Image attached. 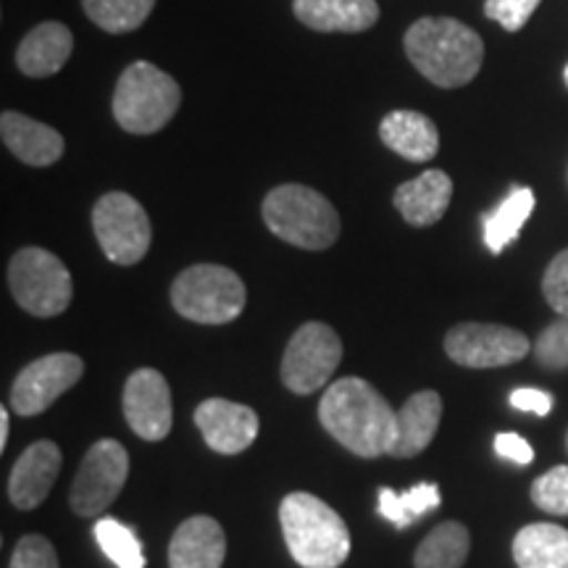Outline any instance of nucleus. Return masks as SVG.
<instances>
[{
    "label": "nucleus",
    "instance_id": "nucleus-1",
    "mask_svg": "<svg viewBox=\"0 0 568 568\" xmlns=\"http://www.w3.org/2000/svg\"><path fill=\"white\" fill-rule=\"evenodd\" d=\"M318 422L358 458L387 456L395 447L397 414L361 376H345L326 387Z\"/></svg>",
    "mask_w": 568,
    "mask_h": 568
},
{
    "label": "nucleus",
    "instance_id": "nucleus-2",
    "mask_svg": "<svg viewBox=\"0 0 568 568\" xmlns=\"http://www.w3.org/2000/svg\"><path fill=\"white\" fill-rule=\"evenodd\" d=\"M406 55L416 71L437 88H464L479 74L485 42L464 21L424 17L406 32Z\"/></svg>",
    "mask_w": 568,
    "mask_h": 568
},
{
    "label": "nucleus",
    "instance_id": "nucleus-3",
    "mask_svg": "<svg viewBox=\"0 0 568 568\" xmlns=\"http://www.w3.org/2000/svg\"><path fill=\"white\" fill-rule=\"evenodd\" d=\"M290 556L303 568H339L351 556V531L343 516L311 493H293L280 506Z\"/></svg>",
    "mask_w": 568,
    "mask_h": 568
},
{
    "label": "nucleus",
    "instance_id": "nucleus-4",
    "mask_svg": "<svg viewBox=\"0 0 568 568\" xmlns=\"http://www.w3.org/2000/svg\"><path fill=\"white\" fill-rule=\"evenodd\" d=\"M272 234L301 251H326L337 243L339 213L326 197L305 184H280L261 205Z\"/></svg>",
    "mask_w": 568,
    "mask_h": 568
},
{
    "label": "nucleus",
    "instance_id": "nucleus-5",
    "mask_svg": "<svg viewBox=\"0 0 568 568\" xmlns=\"http://www.w3.org/2000/svg\"><path fill=\"white\" fill-rule=\"evenodd\" d=\"M182 90L172 74L151 61H134L113 90V119L130 134H153L180 111Z\"/></svg>",
    "mask_w": 568,
    "mask_h": 568
},
{
    "label": "nucleus",
    "instance_id": "nucleus-6",
    "mask_svg": "<svg viewBox=\"0 0 568 568\" xmlns=\"http://www.w3.org/2000/svg\"><path fill=\"white\" fill-rule=\"evenodd\" d=\"M245 284L232 268L197 264L184 268L172 284V305L195 324H230L245 311Z\"/></svg>",
    "mask_w": 568,
    "mask_h": 568
},
{
    "label": "nucleus",
    "instance_id": "nucleus-7",
    "mask_svg": "<svg viewBox=\"0 0 568 568\" xmlns=\"http://www.w3.org/2000/svg\"><path fill=\"white\" fill-rule=\"evenodd\" d=\"M9 287L27 314L51 318L69 308L74 284L59 255L42 247H21L9 264Z\"/></svg>",
    "mask_w": 568,
    "mask_h": 568
},
{
    "label": "nucleus",
    "instance_id": "nucleus-8",
    "mask_svg": "<svg viewBox=\"0 0 568 568\" xmlns=\"http://www.w3.org/2000/svg\"><path fill=\"white\" fill-rule=\"evenodd\" d=\"M92 230L105 258L119 266L140 264L151 251V219L130 193H105L92 209Z\"/></svg>",
    "mask_w": 568,
    "mask_h": 568
},
{
    "label": "nucleus",
    "instance_id": "nucleus-9",
    "mask_svg": "<svg viewBox=\"0 0 568 568\" xmlns=\"http://www.w3.org/2000/svg\"><path fill=\"white\" fill-rule=\"evenodd\" d=\"M343 361V339L329 324L308 322L290 337L282 358V382L290 393L311 395L322 389Z\"/></svg>",
    "mask_w": 568,
    "mask_h": 568
},
{
    "label": "nucleus",
    "instance_id": "nucleus-10",
    "mask_svg": "<svg viewBox=\"0 0 568 568\" xmlns=\"http://www.w3.org/2000/svg\"><path fill=\"white\" fill-rule=\"evenodd\" d=\"M130 477V456L116 439H101L84 453L80 471L71 481L69 503L77 516L95 518L116 500Z\"/></svg>",
    "mask_w": 568,
    "mask_h": 568
},
{
    "label": "nucleus",
    "instance_id": "nucleus-11",
    "mask_svg": "<svg viewBox=\"0 0 568 568\" xmlns=\"http://www.w3.org/2000/svg\"><path fill=\"white\" fill-rule=\"evenodd\" d=\"M529 337L503 324L466 322L445 335V353L466 368H497L518 364L529 353Z\"/></svg>",
    "mask_w": 568,
    "mask_h": 568
},
{
    "label": "nucleus",
    "instance_id": "nucleus-12",
    "mask_svg": "<svg viewBox=\"0 0 568 568\" xmlns=\"http://www.w3.org/2000/svg\"><path fill=\"white\" fill-rule=\"evenodd\" d=\"M84 364L74 353H51L24 366L11 387V408L19 416H38L82 379Z\"/></svg>",
    "mask_w": 568,
    "mask_h": 568
},
{
    "label": "nucleus",
    "instance_id": "nucleus-13",
    "mask_svg": "<svg viewBox=\"0 0 568 568\" xmlns=\"http://www.w3.org/2000/svg\"><path fill=\"white\" fill-rule=\"evenodd\" d=\"M126 424L145 443H161L172 432V389L155 368H138L124 385L122 400Z\"/></svg>",
    "mask_w": 568,
    "mask_h": 568
},
{
    "label": "nucleus",
    "instance_id": "nucleus-14",
    "mask_svg": "<svg viewBox=\"0 0 568 568\" xmlns=\"http://www.w3.org/2000/svg\"><path fill=\"white\" fill-rule=\"evenodd\" d=\"M195 424L211 450L222 456H237L258 437V414L243 403L211 397L195 410Z\"/></svg>",
    "mask_w": 568,
    "mask_h": 568
},
{
    "label": "nucleus",
    "instance_id": "nucleus-15",
    "mask_svg": "<svg viewBox=\"0 0 568 568\" xmlns=\"http://www.w3.org/2000/svg\"><path fill=\"white\" fill-rule=\"evenodd\" d=\"M63 456L59 445L51 439H40L32 443L24 453L17 458L9 477V497L11 503L21 510L38 508L59 479Z\"/></svg>",
    "mask_w": 568,
    "mask_h": 568
},
{
    "label": "nucleus",
    "instance_id": "nucleus-16",
    "mask_svg": "<svg viewBox=\"0 0 568 568\" xmlns=\"http://www.w3.org/2000/svg\"><path fill=\"white\" fill-rule=\"evenodd\" d=\"M0 138H3V145L21 163L34 169L53 166L63 151H67V142H63L61 132L19 111H3V116H0Z\"/></svg>",
    "mask_w": 568,
    "mask_h": 568
},
{
    "label": "nucleus",
    "instance_id": "nucleus-17",
    "mask_svg": "<svg viewBox=\"0 0 568 568\" xmlns=\"http://www.w3.org/2000/svg\"><path fill=\"white\" fill-rule=\"evenodd\" d=\"M226 537L211 516H193L180 524L169 545V568H222Z\"/></svg>",
    "mask_w": 568,
    "mask_h": 568
},
{
    "label": "nucleus",
    "instance_id": "nucleus-18",
    "mask_svg": "<svg viewBox=\"0 0 568 568\" xmlns=\"http://www.w3.org/2000/svg\"><path fill=\"white\" fill-rule=\"evenodd\" d=\"M71 51H74V38L69 27L61 21H42L19 42L17 67L32 80H45L67 67Z\"/></svg>",
    "mask_w": 568,
    "mask_h": 568
},
{
    "label": "nucleus",
    "instance_id": "nucleus-19",
    "mask_svg": "<svg viewBox=\"0 0 568 568\" xmlns=\"http://www.w3.org/2000/svg\"><path fill=\"white\" fill-rule=\"evenodd\" d=\"M301 24L316 32H366L379 21L376 0H293Z\"/></svg>",
    "mask_w": 568,
    "mask_h": 568
},
{
    "label": "nucleus",
    "instance_id": "nucleus-20",
    "mask_svg": "<svg viewBox=\"0 0 568 568\" xmlns=\"http://www.w3.org/2000/svg\"><path fill=\"white\" fill-rule=\"evenodd\" d=\"M453 201V180L439 169L418 174L395 190V209L410 226H432L445 216Z\"/></svg>",
    "mask_w": 568,
    "mask_h": 568
},
{
    "label": "nucleus",
    "instance_id": "nucleus-21",
    "mask_svg": "<svg viewBox=\"0 0 568 568\" xmlns=\"http://www.w3.org/2000/svg\"><path fill=\"white\" fill-rule=\"evenodd\" d=\"M443 418V397L435 389H422L410 395L403 408L397 410V437L389 456L395 458H414L429 447L439 429Z\"/></svg>",
    "mask_w": 568,
    "mask_h": 568
},
{
    "label": "nucleus",
    "instance_id": "nucleus-22",
    "mask_svg": "<svg viewBox=\"0 0 568 568\" xmlns=\"http://www.w3.org/2000/svg\"><path fill=\"white\" fill-rule=\"evenodd\" d=\"M379 138L389 151L414 163H426L439 153L437 126L418 111L397 109L387 113L379 124Z\"/></svg>",
    "mask_w": 568,
    "mask_h": 568
},
{
    "label": "nucleus",
    "instance_id": "nucleus-23",
    "mask_svg": "<svg viewBox=\"0 0 568 568\" xmlns=\"http://www.w3.org/2000/svg\"><path fill=\"white\" fill-rule=\"evenodd\" d=\"M518 568H568V529L558 524H529L514 539Z\"/></svg>",
    "mask_w": 568,
    "mask_h": 568
},
{
    "label": "nucleus",
    "instance_id": "nucleus-24",
    "mask_svg": "<svg viewBox=\"0 0 568 568\" xmlns=\"http://www.w3.org/2000/svg\"><path fill=\"white\" fill-rule=\"evenodd\" d=\"M535 211V193L529 187H514L497 209L481 216L485 224V245L489 253L500 255L521 234V226Z\"/></svg>",
    "mask_w": 568,
    "mask_h": 568
},
{
    "label": "nucleus",
    "instance_id": "nucleus-25",
    "mask_svg": "<svg viewBox=\"0 0 568 568\" xmlns=\"http://www.w3.org/2000/svg\"><path fill=\"white\" fill-rule=\"evenodd\" d=\"M468 550H471V535L464 524L445 521L422 539L416 548V568H464Z\"/></svg>",
    "mask_w": 568,
    "mask_h": 568
},
{
    "label": "nucleus",
    "instance_id": "nucleus-26",
    "mask_svg": "<svg viewBox=\"0 0 568 568\" xmlns=\"http://www.w3.org/2000/svg\"><path fill=\"white\" fill-rule=\"evenodd\" d=\"M155 0H82V9L95 27L109 34L140 30L151 17Z\"/></svg>",
    "mask_w": 568,
    "mask_h": 568
},
{
    "label": "nucleus",
    "instance_id": "nucleus-27",
    "mask_svg": "<svg viewBox=\"0 0 568 568\" xmlns=\"http://www.w3.org/2000/svg\"><path fill=\"white\" fill-rule=\"evenodd\" d=\"M439 508V489L437 485H418L408 493L397 495L389 487L379 489V514L395 524L397 529L408 527L416 518H422L429 510Z\"/></svg>",
    "mask_w": 568,
    "mask_h": 568
},
{
    "label": "nucleus",
    "instance_id": "nucleus-28",
    "mask_svg": "<svg viewBox=\"0 0 568 568\" xmlns=\"http://www.w3.org/2000/svg\"><path fill=\"white\" fill-rule=\"evenodd\" d=\"M95 539L101 550L109 556L119 568H145V556H142L140 539L134 531L116 518H101L95 524Z\"/></svg>",
    "mask_w": 568,
    "mask_h": 568
},
{
    "label": "nucleus",
    "instance_id": "nucleus-29",
    "mask_svg": "<svg viewBox=\"0 0 568 568\" xmlns=\"http://www.w3.org/2000/svg\"><path fill=\"white\" fill-rule=\"evenodd\" d=\"M531 500L552 516H568V466H556L531 485Z\"/></svg>",
    "mask_w": 568,
    "mask_h": 568
},
{
    "label": "nucleus",
    "instance_id": "nucleus-30",
    "mask_svg": "<svg viewBox=\"0 0 568 568\" xmlns=\"http://www.w3.org/2000/svg\"><path fill=\"white\" fill-rule=\"evenodd\" d=\"M535 353L545 368H552V372L568 368V316H560L558 322L545 326L542 335L537 337Z\"/></svg>",
    "mask_w": 568,
    "mask_h": 568
},
{
    "label": "nucleus",
    "instance_id": "nucleus-31",
    "mask_svg": "<svg viewBox=\"0 0 568 568\" xmlns=\"http://www.w3.org/2000/svg\"><path fill=\"white\" fill-rule=\"evenodd\" d=\"M9 568H59V556L45 537L27 535L13 548Z\"/></svg>",
    "mask_w": 568,
    "mask_h": 568
},
{
    "label": "nucleus",
    "instance_id": "nucleus-32",
    "mask_svg": "<svg viewBox=\"0 0 568 568\" xmlns=\"http://www.w3.org/2000/svg\"><path fill=\"white\" fill-rule=\"evenodd\" d=\"M539 3L542 0H485V13L506 32H518L531 19Z\"/></svg>",
    "mask_w": 568,
    "mask_h": 568
},
{
    "label": "nucleus",
    "instance_id": "nucleus-33",
    "mask_svg": "<svg viewBox=\"0 0 568 568\" xmlns=\"http://www.w3.org/2000/svg\"><path fill=\"white\" fill-rule=\"evenodd\" d=\"M542 293L556 314L568 316V251H560L550 261L548 272L542 276Z\"/></svg>",
    "mask_w": 568,
    "mask_h": 568
},
{
    "label": "nucleus",
    "instance_id": "nucleus-34",
    "mask_svg": "<svg viewBox=\"0 0 568 568\" xmlns=\"http://www.w3.org/2000/svg\"><path fill=\"white\" fill-rule=\"evenodd\" d=\"M495 453L518 466H529L531 460H535V450H531V445L524 437L514 435V432H503V435L495 437Z\"/></svg>",
    "mask_w": 568,
    "mask_h": 568
},
{
    "label": "nucleus",
    "instance_id": "nucleus-35",
    "mask_svg": "<svg viewBox=\"0 0 568 568\" xmlns=\"http://www.w3.org/2000/svg\"><path fill=\"white\" fill-rule=\"evenodd\" d=\"M510 406L516 410H524V414H535V416H548L552 410V397L542 389L535 387H524L510 393Z\"/></svg>",
    "mask_w": 568,
    "mask_h": 568
},
{
    "label": "nucleus",
    "instance_id": "nucleus-36",
    "mask_svg": "<svg viewBox=\"0 0 568 568\" xmlns=\"http://www.w3.org/2000/svg\"><path fill=\"white\" fill-rule=\"evenodd\" d=\"M9 429H11V416L9 408L0 410V450H3L6 443H9Z\"/></svg>",
    "mask_w": 568,
    "mask_h": 568
},
{
    "label": "nucleus",
    "instance_id": "nucleus-37",
    "mask_svg": "<svg viewBox=\"0 0 568 568\" xmlns=\"http://www.w3.org/2000/svg\"><path fill=\"white\" fill-rule=\"evenodd\" d=\"M564 80H566V88H568V63H566V69H564Z\"/></svg>",
    "mask_w": 568,
    "mask_h": 568
},
{
    "label": "nucleus",
    "instance_id": "nucleus-38",
    "mask_svg": "<svg viewBox=\"0 0 568 568\" xmlns=\"http://www.w3.org/2000/svg\"><path fill=\"white\" fill-rule=\"evenodd\" d=\"M566 445H568V437H566Z\"/></svg>",
    "mask_w": 568,
    "mask_h": 568
}]
</instances>
